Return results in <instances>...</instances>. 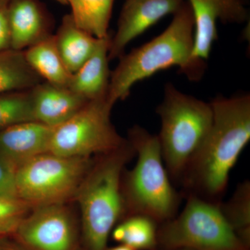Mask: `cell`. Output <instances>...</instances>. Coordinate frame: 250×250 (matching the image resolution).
Wrapping results in <instances>:
<instances>
[{"instance_id":"1","label":"cell","mask_w":250,"mask_h":250,"mask_svg":"<svg viewBox=\"0 0 250 250\" xmlns=\"http://www.w3.org/2000/svg\"><path fill=\"white\" fill-rule=\"evenodd\" d=\"M210 104L211 126L179 185L184 197L195 195L220 205L228 188L230 172L250 141V95L218 96Z\"/></svg>"},{"instance_id":"2","label":"cell","mask_w":250,"mask_h":250,"mask_svg":"<svg viewBox=\"0 0 250 250\" xmlns=\"http://www.w3.org/2000/svg\"><path fill=\"white\" fill-rule=\"evenodd\" d=\"M128 141L138 159L134 168L123 171L122 175L125 218L147 215L159 224L173 218L184 196L171 181L158 136L135 125L129 129Z\"/></svg>"},{"instance_id":"3","label":"cell","mask_w":250,"mask_h":250,"mask_svg":"<svg viewBox=\"0 0 250 250\" xmlns=\"http://www.w3.org/2000/svg\"><path fill=\"white\" fill-rule=\"evenodd\" d=\"M135 155L134 147L126 140L116 150L100 155L81 184L75 197L87 250H106L112 230L125 217L122 175Z\"/></svg>"},{"instance_id":"4","label":"cell","mask_w":250,"mask_h":250,"mask_svg":"<svg viewBox=\"0 0 250 250\" xmlns=\"http://www.w3.org/2000/svg\"><path fill=\"white\" fill-rule=\"evenodd\" d=\"M193 44V16L190 5L184 1L160 35L120 57L119 63L111 73L108 103L114 106L119 100H125L135 83L160 70L178 66L183 73L190 60Z\"/></svg>"},{"instance_id":"5","label":"cell","mask_w":250,"mask_h":250,"mask_svg":"<svg viewBox=\"0 0 250 250\" xmlns=\"http://www.w3.org/2000/svg\"><path fill=\"white\" fill-rule=\"evenodd\" d=\"M156 111L161 121L158 138L164 164L172 183L179 184L211 126V105L179 91L169 82Z\"/></svg>"},{"instance_id":"6","label":"cell","mask_w":250,"mask_h":250,"mask_svg":"<svg viewBox=\"0 0 250 250\" xmlns=\"http://www.w3.org/2000/svg\"><path fill=\"white\" fill-rule=\"evenodd\" d=\"M180 214L159 224L157 250H250L223 216L219 205L185 197Z\"/></svg>"},{"instance_id":"7","label":"cell","mask_w":250,"mask_h":250,"mask_svg":"<svg viewBox=\"0 0 250 250\" xmlns=\"http://www.w3.org/2000/svg\"><path fill=\"white\" fill-rule=\"evenodd\" d=\"M93 163L50 152L36 156L17 167L16 195L33 207L64 204L76 195Z\"/></svg>"},{"instance_id":"8","label":"cell","mask_w":250,"mask_h":250,"mask_svg":"<svg viewBox=\"0 0 250 250\" xmlns=\"http://www.w3.org/2000/svg\"><path fill=\"white\" fill-rule=\"evenodd\" d=\"M113 105L107 98L90 100L70 119L54 127L49 152L65 157L103 155L126 141L111 121Z\"/></svg>"},{"instance_id":"9","label":"cell","mask_w":250,"mask_h":250,"mask_svg":"<svg viewBox=\"0 0 250 250\" xmlns=\"http://www.w3.org/2000/svg\"><path fill=\"white\" fill-rule=\"evenodd\" d=\"M194 19V44L187 69L183 72L190 81L203 76L206 62L213 42L218 39L217 22L242 24L249 21V11L243 0H187Z\"/></svg>"},{"instance_id":"10","label":"cell","mask_w":250,"mask_h":250,"mask_svg":"<svg viewBox=\"0 0 250 250\" xmlns=\"http://www.w3.org/2000/svg\"><path fill=\"white\" fill-rule=\"evenodd\" d=\"M14 236L29 250H76L77 231L64 204L33 207Z\"/></svg>"},{"instance_id":"11","label":"cell","mask_w":250,"mask_h":250,"mask_svg":"<svg viewBox=\"0 0 250 250\" xmlns=\"http://www.w3.org/2000/svg\"><path fill=\"white\" fill-rule=\"evenodd\" d=\"M184 0H125L118 22V28L111 38L108 59H119L131 41L169 14H174Z\"/></svg>"},{"instance_id":"12","label":"cell","mask_w":250,"mask_h":250,"mask_svg":"<svg viewBox=\"0 0 250 250\" xmlns=\"http://www.w3.org/2000/svg\"><path fill=\"white\" fill-rule=\"evenodd\" d=\"M11 49L24 51L52 35V18L40 0H10Z\"/></svg>"},{"instance_id":"13","label":"cell","mask_w":250,"mask_h":250,"mask_svg":"<svg viewBox=\"0 0 250 250\" xmlns=\"http://www.w3.org/2000/svg\"><path fill=\"white\" fill-rule=\"evenodd\" d=\"M54 127L37 121L17 123L0 131V154L16 167L49 152Z\"/></svg>"},{"instance_id":"14","label":"cell","mask_w":250,"mask_h":250,"mask_svg":"<svg viewBox=\"0 0 250 250\" xmlns=\"http://www.w3.org/2000/svg\"><path fill=\"white\" fill-rule=\"evenodd\" d=\"M34 121L56 127L70 119L88 103L67 87L42 82L30 89Z\"/></svg>"},{"instance_id":"15","label":"cell","mask_w":250,"mask_h":250,"mask_svg":"<svg viewBox=\"0 0 250 250\" xmlns=\"http://www.w3.org/2000/svg\"><path fill=\"white\" fill-rule=\"evenodd\" d=\"M111 36L100 45L85 63L72 74L67 88L88 101L107 98L111 73L108 67V49Z\"/></svg>"},{"instance_id":"16","label":"cell","mask_w":250,"mask_h":250,"mask_svg":"<svg viewBox=\"0 0 250 250\" xmlns=\"http://www.w3.org/2000/svg\"><path fill=\"white\" fill-rule=\"evenodd\" d=\"M54 37L62 62L72 75L91 57L103 39H97L77 27L70 14L62 18Z\"/></svg>"},{"instance_id":"17","label":"cell","mask_w":250,"mask_h":250,"mask_svg":"<svg viewBox=\"0 0 250 250\" xmlns=\"http://www.w3.org/2000/svg\"><path fill=\"white\" fill-rule=\"evenodd\" d=\"M24 54L29 66L45 82L67 88L72 74L59 53L54 34L28 47Z\"/></svg>"},{"instance_id":"18","label":"cell","mask_w":250,"mask_h":250,"mask_svg":"<svg viewBox=\"0 0 250 250\" xmlns=\"http://www.w3.org/2000/svg\"><path fill=\"white\" fill-rule=\"evenodd\" d=\"M43 80L30 66L24 51L0 52V94L30 90Z\"/></svg>"},{"instance_id":"19","label":"cell","mask_w":250,"mask_h":250,"mask_svg":"<svg viewBox=\"0 0 250 250\" xmlns=\"http://www.w3.org/2000/svg\"><path fill=\"white\" fill-rule=\"evenodd\" d=\"M159 223L144 215L126 217L111 231L113 239L134 250H157Z\"/></svg>"},{"instance_id":"20","label":"cell","mask_w":250,"mask_h":250,"mask_svg":"<svg viewBox=\"0 0 250 250\" xmlns=\"http://www.w3.org/2000/svg\"><path fill=\"white\" fill-rule=\"evenodd\" d=\"M115 0H67L71 6L72 19L77 27L97 39H105L108 34L110 20Z\"/></svg>"},{"instance_id":"21","label":"cell","mask_w":250,"mask_h":250,"mask_svg":"<svg viewBox=\"0 0 250 250\" xmlns=\"http://www.w3.org/2000/svg\"><path fill=\"white\" fill-rule=\"evenodd\" d=\"M223 216L242 241L250 248V183L237 186L232 197L219 205Z\"/></svg>"},{"instance_id":"22","label":"cell","mask_w":250,"mask_h":250,"mask_svg":"<svg viewBox=\"0 0 250 250\" xmlns=\"http://www.w3.org/2000/svg\"><path fill=\"white\" fill-rule=\"evenodd\" d=\"M26 121H35L30 90L0 94V131Z\"/></svg>"},{"instance_id":"23","label":"cell","mask_w":250,"mask_h":250,"mask_svg":"<svg viewBox=\"0 0 250 250\" xmlns=\"http://www.w3.org/2000/svg\"><path fill=\"white\" fill-rule=\"evenodd\" d=\"M32 208L19 197L0 196V237L14 235Z\"/></svg>"},{"instance_id":"24","label":"cell","mask_w":250,"mask_h":250,"mask_svg":"<svg viewBox=\"0 0 250 250\" xmlns=\"http://www.w3.org/2000/svg\"><path fill=\"white\" fill-rule=\"evenodd\" d=\"M17 167L0 154V196L17 197L16 174Z\"/></svg>"},{"instance_id":"25","label":"cell","mask_w":250,"mask_h":250,"mask_svg":"<svg viewBox=\"0 0 250 250\" xmlns=\"http://www.w3.org/2000/svg\"><path fill=\"white\" fill-rule=\"evenodd\" d=\"M9 1H0V52L11 49V32L8 17Z\"/></svg>"},{"instance_id":"26","label":"cell","mask_w":250,"mask_h":250,"mask_svg":"<svg viewBox=\"0 0 250 250\" xmlns=\"http://www.w3.org/2000/svg\"><path fill=\"white\" fill-rule=\"evenodd\" d=\"M0 250H29L15 238L11 239L9 236L0 237Z\"/></svg>"},{"instance_id":"27","label":"cell","mask_w":250,"mask_h":250,"mask_svg":"<svg viewBox=\"0 0 250 250\" xmlns=\"http://www.w3.org/2000/svg\"><path fill=\"white\" fill-rule=\"evenodd\" d=\"M106 250H134L129 247L125 246V245L120 244L119 246L113 247V248H107Z\"/></svg>"},{"instance_id":"28","label":"cell","mask_w":250,"mask_h":250,"mask_svg":"<svg viewBox=\"0 0 250 250\" xmlns=\"http://www.w3.org/2000/svg\"><path fill=\"white\" fill-rule=\"evenodd\" d=\"M55 1H58L60 4L66 5L67 4V0H55Z\"/></svg>"},{"instance_id":"29","label":"cell","mask_w":250,"mask_h":250,"mask_svg":"<svg viewBox=\"0 0 250 250\" xmlns=\"http://www.w3.org/2000/svg\"><path fill=\"white\" fill-rule=\"evenodd\" d=\"M248 0H243V1H244L245 3L247 4V3H248Z\"/></svg>"},{"instance_id":"30","label":"cell","mask_w":250,"mask_h":250,"mask_svg":"<svg viewBox=\"0 0 250 250\" xmlns=\"http://www.w3.org/2000/svg\"><path fill=\"white\" fill-rule=\"evenodd\" d=\"M178 250H189V249H180Z\"/></svg>"},{"instance_id":"31","label":"cell","mask_w":250,"mask_h":250,"mask_svg":"<svg viewBox=\"0 0 250 250\" xmlns=\"http://www.w3.org/2000/svg\"><path fill=\"white\" fill-rule=\"evenodd\" d=\"M0 1H5V0H0ZM7 1H9V0H7Z\"/></svg>"}]
</instances>
